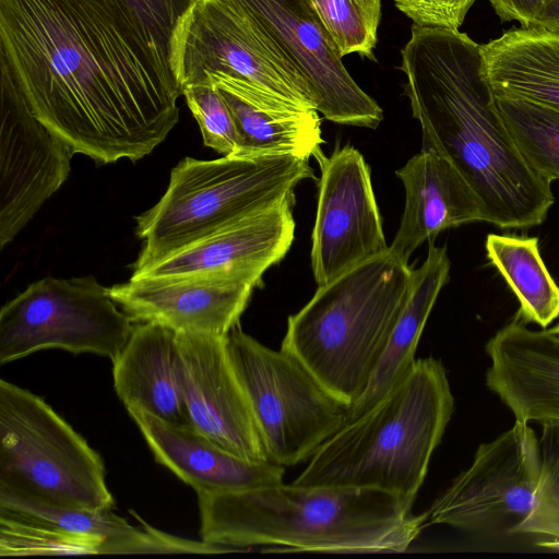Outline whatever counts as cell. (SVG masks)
Wrapping results in <instances>:
<instances>
[{"label":"cell","mask_w":559,"mask_h":559,"mask_svg":"<svg viewBox=\"0 0 559 559\" xmlns=\"http://www.w3.org/2000/svg\"><path fill=\"white\" fill-rule=\"evenodd\" d=\"M0 68L74 153L131 162L179 119V87L112 0H0Z\"/></svg>","instance_id":"6da1fadb"},{"label":"cell","mask_w":559,"mask_h":559,"mask_svg":"<svg viewBox=\"0 0 559 559\" xmlns=\"http://www.w3.org/2000/svg\"><path fill=\"white\" fill-rule=\"evenodd\" d=\"M400 69L421 147L459 169L479 197L485 222L502 229L543 224L555 202L551 182L526 163L507 129L481 45L460 29L413 24Z\"/></svg>","instance_id":"7a4b0ae2"},{"label":"cell","mask_w":559,"mask_h":559,"mask_svg":"<svg viewBox=\"0 0 559 559\" xmlns=\"http://www.w3.org/2000/svg\"><path fill=\"white\" fill-rule=\"evenodd\" d=\"M197 495L202 542L224 551L403 552L427 526L413 501L376 489L283 481Z\"/></svg>","instance_id":"3957f363"},{"label":"cell","mask_w":559,"mask_h":559,"mask_svg":"<svg viewBox=\"0 0 559 559\" xmlns=\"http://www.w3.org/2000/svg\"><path fill=\"white\" fill-rule=\"evenodd\" d=\"M453 412L443 364L416 359L382 399L317 450L293 484L376 489L414 502Z\"/></svg>","instance_id":"277c9868"},{"label":"cell","mask_w":559,"mask_h":559,"mask_svg":"<svg viewBox=\"0 0 559 559\" xmlns=\"http://www.w3.org/2000/svg\"><path fill=\"white\" fill-rule=\"evenodd\" d=\"M413 269L390 250L321 285L289 316L281 347L350 407L366 391L407 302Z\"/></svg>","instance_id":"5b68a950"},{"label":"cell","mask_w":559,"mask_h":559,"mask_svg":"<svg viewBox=\"0 0 559 559\" xmlns=\"http://www.w3.org/2000/svg\"><path fill=\"white\" fill-rule=\"evenodd\" d=\"M309 158L272 154L181 159L160 200L135 217L143 247L133 270L293 195L301 180L316 179Z\"/></svg>","instance_id":"8992f818"},{"label":"cell","mask_w":559,"mask_h":559,"mask_svg":"<svg viewBox=\"0 0 559 559\" xmlns=\"http://www.w3.org/2000/svg\"><path fill=\"white\" fill-rule=\"evenodd\" d=\"M171 68L179 90L211 85L271 111L317 110L282 49L226 0H197L179 24Z\"/></svg>","instance_id":"52a82bcc"},{"label":"cell","mask_w":559,"mask_h":559,"mask_svg":"<svg viewBox=\"0 0 559 559\" xmlns=\"http://www.w3.org/2000/svg\"><path fill=\"white\" fill-rule=\"evenodd\" d=\"M0 486L80 508L115 506L100 456L43 399L3 379Z\"/></svg>","instance_id":"ba28073f"},{"label":"cell","mask_w":559,"mask_h":559,"mask_svg":"<svg viewBox=\"0 0 559 559\" xmlns=\"http://www.w3.org/2000/svg\"><path fill=\"white\" fill-rule=\"evenodd\" d=\"M227 347L270 462L287 467L309 461L346 423L349 407L294 354L264 346L240 323Z\"/></svg>","instance_id":"9c48e42d"},{"label":"cell","mask_w":559,"mask_h":559,"mask_svg":"<svg viewBox=\"0 0 559 559\" xmlns=\"http://www.w3.org/2000/svg\"><path fill=\"white\" fill-rule=\"evenodd\" d=\"M133 323L94 276L45 277L2 306L0 365L49 348L95 354L112 362Z\"/></svg>","instance_id":"30bf717a"},{"label":"cell","mask_w":559,"mask_h":559,"mask_svg":"<svg viewBox=\"0 0 559 559\" xmlns=\"http://www.w3.org/2000/svg\"><path fill=\"white\" fill-rule=\"evenodd\" d=\"M540 464L535 431L515 420L478 447L471 465L425 511L426 524L486 537L520 534L534 509Z\"/></svg>","instance_id":"8fae6325"},{"label":"cell","mask_w":559,"mask_h":559,"mask_svg":"<svg viewBox=\"0 0 559 559\" xmlns=\"http://www.w3.org/2000/svg\"><path fill=\"white\" fill-rule=\"evenodd\" d=\"M243 11L301 73L316 109L335 123L376 129L379 104L346 70L310 0H226Z\"/></svg>","instance_id":"7c38bea8"},{"label":"cell","mask_w":559,"mask_h":559,"mask_svg":"<svg viewBox=\"0 0 559 559\" xmlns=\"http://www.w3.org/2000/svg\"><path fill=\"white\" fill-rule=\"evenodd\" d=\"M316 156L321 167L311 269L319 286L389 251L370 169L353 146Z\"/></svg>","instance_id":"4fadbf2b"},{"label":"cell","mask_w":559,"mask_h":559,"mask_svg":"<svg viewBox=\"0 0 559 559\" xmlns=\"http://www.w3.org/2000/svg\"><path fill=\"white\" fill-rule=\"evenodd\" d=\"M74 154L33 115L11 78L1 71V248L67 180Z\"/></svg>","instance_id":"5bb4252c"},{"label":"cell","mask_w":559,"mask_h":559,"mask_svg":"<svg viewBox=\"0 0 559 559\" xmlns=\"http://www.w3.org/2000/svg\"><path fill=\"white\" fill-rule=\"evenodd\" d=\"M295 194L237 221L144 267L131 278H212L259 286L295 237Z\"/></svg>","instance_id":"9a60e30c"},{"label":"cell","mask_w":559,"mask_h":559,"mask_svg":"<svg viewBox=\"0 0 559 559\" xmlns=\"http://www.w3.org/2000/svg\"><path fill=\"white\" fill-rule=\"evenodd\" d=\"M177 334L192 428L241 459L269 461L227 336Z\"/></svg>","instance_id":"2e32d148"},{"label":"cell","mask_w":559,"mask_h":559,"mask_svg":"<svg viewBox=\"0 0 559 559\" xmlns=\"http://www.w3.org/2000/svg\"><path fill=\"white\" fill-rule=\"evenodd\" d=\"M255 284L212 278H130L109 287L133 322L157 323L177 333L227 336L239 323Z\"/></svg>","instance_id":"e0dca14e"},{"label":"cell","mask_w":559,"mask_h":559,"mask_svg":"<svg viewBox=\"0 0 559 559\" xmlns=\"http://www.w3.org/2000/svg\"><path fill=\"white\" fill-rule=\"evenodd\" d=\"M486 384L515 420H559V334L516 314L487 342Z\"/></svg>","instance_id":"ac0fdd59"},{"label":"cell","mask_w":559,"mask_h":559,"mask_svg":"<svg viewBox=\"0 0 559 559\" xmlns=\"http://www.w3.org/2000/svg\"><path fill=\"white\" fill-rule=\"evenodd\" d=\"M155 460L197 493L238 492L283 483L285 467L251 462L219 447L194 428L128 409Z\"/></svg>","instance_id":"d6986e66"},{"label":"cell","mask_w":559,"mask_h":559,"mask_svg":"<svg viewBox=\"0 0 559 559\" xmlns=\"http://www.w3.org/2000/svg\"><path fill=\"white\" fill-rule=\"evenodd\" d=\"M396 176L405 189V206L390 252L408 262L424 242L448 228L485 222L483 203L459 169L430 148L414 155Z\"/></svg>","instance_id":"ffe728a7"},{"label":"cell","mask_w":559,"mask_h":559,"mask_svg":"<svg viewBox=\"0 0 559 559\" xmlns=\"http://www.w3.org/2000/svg\"><path fill=\"white\" fill-rule=\"evenodd\" d=\"M114 388L127 411H145L170 424L191 427L176 331L139 322L112 361Z\"/></svg>","instance_id":"44dd1931"},{"label":"cell","mask_w":559,"mask_h":559,"mask_svg":"<svg viewBox=\"0 0 559 559\" xmlns=\"http://www.w3.org/2000/svg\"><path fill=\"white\" fill-rule=\"evenodd\" d=\"M0 513L36 522L70 534L104 540L109 554L210 552L204 542L180 539L144 525H131L112 508L86 509L51 501L0 486Z\"/></svg>","instance_id":"7402d4cb"},{"label":"cell","mask_w":559,"mask_h":559,"mask_svg":"<svg viewBox=\"0 0 559 559\" xmlns=\"http://www.w3.org/2000/svg\"><path fill=\"white\" fill-rule=\"evenodd\" d=\"M495 94L559 110V29L515 27L481 45Z\"/></svg>","instance_id":"603a6c76"},{"label":"cell","mask_w":559,"mask_h":559,"mask_svg":"<svg viewBox=\"0 0 559 559\" xmlns=\"http://www.w3.org/2000/svg\"><path fill=\"white\" fill-rule=\"evenodd\" d=\"M450 265L445 247H437L430 241L426 260L413 270L409 297L385 350L366 391L348 408L347 420L359 416L382 399L416 361L420 335L441 289L449 281Z\"/></svg>","instance_id":"cb8c5ba5"},{"label":"cell","mask_w":559,"mask_h":559,"mask_svg":"<svg viewBox=\"0 0 559 559\" xmlns=\"http://www.w3.org/2000/svg\"><path fill=\"white\" fill-rule=\"evenodd\" d=\"M485 248L515 295L522 319L547 329L559 317V285L542 258L538 238L489 234Z\"/></svg>","instance_id":"d4e9b609"},{"label":"cell","mask_w":559,"mask_h":559,"mask_svg":"<svg viewBox=\"0 0 559 559\" xmlns=\"http://www.w3.org/2000/svg\"><path fill=\"white\" fill-rule=\"evenodd\" d=\"M221 92L237 127L238 143L234 155L294 154L310 157L320 150L323 140L317 110H264L234 94Z\"/></svg>","instance_id":"484cf974"},{"label":"cell","mask_w":559,"mask_h":559,"mask_svg":"<svg viewBox=\"0 0 559 559\" xmlns=\"http://www.w3.org/2000/svg\"><path fill=\"white\" fill-rule=\"evenodd\" d=\"M495 95L507 129L526 163L546 180H559V110Z\"/></svg>","instance_id":"4316f807"},{"label":"cell","mask_w":559,"mask_h":559,"mask_svg":"<svg viewBox=\"0 0 559 559\" xmlns=\"http://www.w3.org/2000/svg\"><path fill=\"white\" fill-rule=\"evenodd\" d=\"M340 56L374 59L381 0H310Z\"/></svg>","instance_id":"83f0119b"},{"label":"cell","mask_w":559,"mask_h":559,"mask_svg":"<svg viewBox=\"0 0 559 559\" xmlns=\"http://www.w3.org/2000/svg\"><path fill=\"white\" fill-rule=\"evenodd\" d=\"M109 554L107 544L0 513V556Z\"/></svg>","instance_id":"f1b7e54d"},{"label":"cell","mask_w":559,"mask_h":559,"mask_svg":"<svg viewBox=\"0 0 559 559\" xmlns=\"http://www.w3.org/2000/svg\"><path fill=\"white\" fill-rule=\"evenodd\" d=\"M112 1L134 25L158 68L178 86L171 68L174 37L182 19L197 0Z\"/></svg>","instance_id":"f546056e"},{"label":"cell","mask_w":559,"mask_h":559,"mask_svg":"<svg viewBox=\"0 0 559 559\" xmlns=\"http://www.w3.org/2000/svg\"><path fill=\"white\" fill-rule=\"evenodd\" d=\"M539 438L540 475L534 509L520 534L548 537L559 544V420L544 421Z\"/></svg>","instance_id":"4dcf8cb0"},{"label":"cell","mask_w":559,"mask_h":559,"mask_svg":"<svg viewBox=\"0 0 559 559\" xmlns=\"http://www.w3.org/2000/svg\"><path fill=\"white\" fill-rule=\"evenodd\" d=\"M182 95L200 127L204 145L223 156L234 155L238 132L222 92L211 85H200L183 90Z\"/></svg>","instance_id":"1f68e13d"},{"label":"cell","mask_w":559,"mask_h":559,"mask_svg":"<svg viewBox=\"0 0 559 559\" xmlns=\"http://www.w3.org/2000/svg\"><path fill=\"white\" fill-rule=\"evenodd\" d=\"M395 7L419 26L460 29L477 0H393Z\"/></svg>","instance_id":"d6a6232c"},{"label":"cell","mask_w":559,"mask_h":559,"mask_svg":"<svg viewBox=\"0 0 559 559\" xmlns=\"http://www.w3.org/2000/svg\"><path fill=\"white\" fill-rule=\"evenodd\" d=\"M502 20L521 27L559 29V0H487Z\"/></svg>","instance_id":"836d02e7"},{"label":"cell","mask_w":559,"mask_h":559,"mask_svg":"<svg viewBox=\"0 0 559 559\" xmlns=\"http://www.w3.org/2000/svg\"><path fill=\"white\" fill-rule=\"evenodd\" d=\"M554 332L558 333L559 334V321L556 325H554L552 328H550Z\"/></svg>","instance_id":"e575fe53"},{"label":"cell","mask_w":559,"mask_h":559,"mask_svg":"<svg viewBox=\"0 0 559 559\" xmlns=\"http://www.w3.org/2000/svg\"><path fill=\"white\" fill-rule=\"evenodd\" d=\"M555 549H559V544L554 546Z\"/></svg>","instance_id":"d590c367"}]
</instances>
